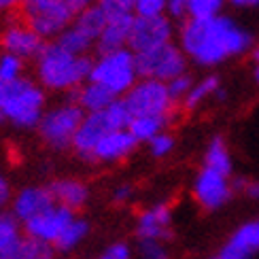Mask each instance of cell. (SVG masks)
I'll list each match as a JSON object with an SVG mask.
<instances>
[{
    "label": "cell",
    "instance_id": "cell-32",
    "mask_svg": "<svg viewBox=\"0 0 259 259\" xmlns=\"http://www.w3.org/2000/svg\"><path fill=\"white\" fill-rule=\"evenodd\" d=\"M147 145H149V153H151V157L161 159V157H168L172 151H175L177 140H175V136H172L168 130H166V132L157 134L153 140H149Z\"/></svg>",
    "mask_w": 259,
    "mask_h": 259
},
{
    "label": "cell",
    "instance_id": "cell-43",
    "mask_svg": "<svg viewBox=\"0 0 259 259\" xmlns=\"http://www.w3.org/2000/svg\"><path fill=\"white\" fill-rule=\"evenodd\" d=\"M251 56H253V62H255V64H259V42H257V45H253Z\"/></svg>",
    "mask_w": 259,
    "mask_h": 259
},
{
    "label": "cell",
    "instance_id": "cell-36",
    "mask_svg": "<svg viewBox=\"0 0 259 259\" xmlns=\"http://www.w3.org/2000/svg\"><path fill=\"white\" fill-rule=\"evenodd\" d=\"M193 0H168V9H166V15L172 21H185L189 19V9H191Z\"/></svg>",
    "mask_w": 259,
    "mask_h": 259
},
{
    "label": "cell",
    "instance_id": "cell-8",
    "mask_svg": "<svg viewBox=\"0 0 259 259\" xmlns=\"http://www.w3.org/2000/svg\"><path fill=\"white\" fill-rule=\"evenodd\" d=\"M123 100L132 117H149V115H175L177 104L170 98L168 85L155 79H138Z\"/></svg>",
    "mask_w": 259,
    "mask_h": 259
},
{
    "label": "cell",
    "instance_id": "cell-6",
    "mask_svg": "<svg viewBox=\"0 0 259 259\" xmlns=\"http://www.w3.org/2000/svg\"><path fill=\"white\" fill-rule=\"evenodd\" d=\"M21 19L42 40L53 42L77 19V15L62 0H34L21 7Z\"/></svg>",
    "mask_w": 259,
    "mask_h": 259
},
{
    "label": "cell",
    "instance_id": "cell-22",
    "mask_svg": "<svg viewBox=\"0 0 259 259\" xmlns=\"http://www.w3.org/2000/svg\"><path fill=\"white\" fill-rule=\"evenodd\" d=\"M202 168L214 170V172L225 175V177H232L234 175V161H232L230 147H228V143H225L221 136H214L210 143L206 145V149H204Z\"/></svg>",
    "mask_w": 259,
    "mask_h": 259
},
{
    "label": "cell",
    "instance_id": "cell-16",
    "mask_svg": "<svg viewBox=\"0 0 259 259\" xmlns=\"http://www.w3.org/2000/svg\"><path fill=\"white\" fill-rule=\"evenodd\" d=\"M136 147L138 140L132 136L130 130H113L96 145L92 161H96V164H117V161H123L132 155Z\"/></svg>",
    "mask_w": 259,
    "mask_h": 259
},
{
    "label": "cell",
    "instance_id": "cell-19",
    "mask_svg": "<svg viewBox=\"0 0 259 259\" xmlns=\"http://www.w3.org/2000/svg\"><path fill=\"white\" fill-rule=\"evenodd\" d=\"M49 191L56 204L70 210H81L90 200V187L79 179H56L49 185Z\"/></svg>",
    "mask_w": 259,
    "mask_h": 259
},
{
    "label": "cell",
    "instance_id": "cell-47",
    "mask_svg": "<svg viewBox=\"0 0 259 259\" xmlns=\"http://www.w3.org/2000/svg\"><path fill=\"white\" fill-rule=\"evenodd\" d=\"M212 259H221V257H212Z\"/></svg>",
    "mask_w": 259,
    "mask_h": 259
},
{
    "label": "cell",
    "instance_id": "cell-12",
    "mask_svg": "<svg viewBox=\"0 0 259 259\" xmlns=\"http://www.w3.org/2000/svg\"><path fill=\"white\" fill-rule=\"evenodd\" d=\"M113 130H117V125L113 123L106 109L100 113H88L77 130V136L72 140V151L83 161H92L96 145H98L109 132H113Z\"/></svg>",
    "mask_w": 259,
    "mask_h": 259
},
{
    "label": "cell",
    "instance_id": "cell-45",
    "mask_svg": "<svg viewBox=\"0 0 259 259\" xmlns=\"http://www.w3.org/2000/svg\"><path fill=\"white\" fill-rule=\"evenodd\" d=\"M253 81L259 85V64H255V68H253Z\"/></svg>",
    "mask_w": 259,
    "mask_h": 259
},
{
    "label": "cell",
    "instance_id": "cell-18",
    "mask_svg": "<svg viewBox=\"0 0 259 259\" xmlns=\"http://www.w3.org/2000/svg\"><path fill=\"white\" fill-rule=\"evenodd\" d=\"M132 24H134V15L106 19V26L102 30V34H100L98 40H96V51H98V56L100 53L127 49L130 34H132Z\"/></svg>",
    "mask_w": 259,
    "mask_h": 259
},
{
    "label": "cell",
    "instance_id": "cell-48",
    "mask_svg": "<svg viewBox=\"0 0 259 259\" xmlns=\"http://www.w3.org/2000/svg\"><path fill=\"white\" fill-rule=\"evenodd\" d=\"M100 259H106V257H104V255H102V257H100Z\"/></svg>",
    "mask_w": 259,
    "mask_h": 259
},
{
    "label": "cell",
    "instance_id": "cell-15",
    "mask_svg": "<svg viewBox=\"0 0 259 259\" xmlns=\"http://www.w3.org/2000/svg\"><path fill=\"white\" fill-rule=\"evenodd\" d=\"M138 240H159L166 242L172 236V210L168 204H153L138 212L136 217Z\"/></svg>",
    "mask_w": 259,
    "mask_h": 259
},
{
    "label": "cell",
    "instance_id": "cell-37",
    "mask_svg": "<svg viewBox=\"0 0 259 259\" xmlns=\"http://www.w3.org/2000/svg\"><path fill=\"white\" fill-rule=\"evenodd\" d=\"M104 257L106 259H132L134 253H132V246H130L127 242H113L106 246V251H104Z\"/></svg>",
    "mask_w": 259,
    "mask_h": 259
},
{
    "label": "cell",
    "instance_id": "cell-27",
    "mask_svg": "<svg viewBox=\"0 0 259 259\" xmlns=\"http://www.w3.org/2000/svg\"><path fill=\"white\" fill-rule=\"evenodd\" d=\"M72 24H77L81 30H85L94 40H98L100 34H102V30H104V26H106V15L102 13V9L98 5H94L90 9H85L83 13L72 21Z\"/></svg>",
    "mask_w": 259,
    "mask_h": 259
},
{
    "label": "cell",
    "instance_id": "cell-14",
    "mask_svg": "<svg viewBox=\"0 0 259 259\" xmlns=\"http://www.w3.org/2000/svg\"><path fill=\"white\" fill-rule=\"evenodd\" d=\"M51 206H56V200H53L49 187L42 185H28L13 193V200H11V212L21 225L49 210Z\"/></svg>",
    "mask_w": 259,
    "mask_h": 259
},
{
    "label": "cell",
    "instance_id": "cell-34",
    "mask_svg": "<svg viewBox=\"0 0 259 259\" xmlns=\"http://www.w3.org/2000/svg\"><path fill=\"white\" fill-rule=\"evenodd\" d=\"M168 0H136L134 15L136 17H159L166 15Z\"/></svg>",
    "mask_w": 259,
    "mask_h": 259
},
{
    "label": "cell",
    "instance_id": "cell-21",
    "mask_svg": "<svg viewBox=\"0 0 259 259\" xmlns=\"http://www.w3.org/2000/svg\"><path fill=\"white\" fill-rule=\"evenodd\" d=\"M56 246L40 242L28 234H21L19 238L0 255V259H53Z\"/></svg>",
    "mask_w": 259,
    "mask_h": 259
},
{
    "label": "cell",
    "instance_id": "cell-26",
    "mask_svg": "<svg viewBox=\"0 0 259 259\" xmlns=\"http://www.w3.org/2000/svg\"><path fill=\"white\" fill-rule=\"evenodd\" d=\"M88 234H90V221L83 219V217H74L72 223L60 236V240L56 242V251L72 253L74 249H79V246L83 244V240L88 238Z\"/></svg>",
    "mask_w": 259,
    "mask_h": 259
},
{
    "label": "cell",
    "instance_id": "cell-17",
    "mask_svg": "<svg viewBox=\"0 0 259 259\" xmlns=\"http://www.w3.org/2000/svg\"><path fill=\"white\" fill-rule=\"evenodd\" d=\"M259 253V219L246 221L236 230L230 240L221 246V259H253Z\"/></svg>",
    "mask_w": 259,
    "mask_h": 259
},
{
    "label": "cell",
    "instance_id": "cell-35",
    "mask_svg": "<svg viewBox=\"0 0 259 259\" xmlns=\"http://www.w3.org/2000/svg\"><path fill=\"white\" fill-rule=\"evenodd\" d=\"M138 259H170V251L166 242L159 240H140Z\"/></svg>",
    "mask_w": 259,
    "mask_h": 259
},
{
    "label": "cell",
    "instance_id": "cell-25",
    "mask_svg": "<svg viewBox=\"0 0 259 259\" xmlns=\"http://www.w3.org/2000/svg\"><path fill=\"white\" fill-rule=\"evenodd\" d=\"M56 42H58L60 47L66 49V51L74 53V56H88L92 49H96V40L85 30H81L77 24H70L56 38Z\"/></svg>",
    "mask_w": 259,
    "mask_h": 259
},
{
    "label": "cell",
    "instance_id": "cell-24",
    "mask_svg": "<svg viewBox=\"0 0 259 259\" xmlns=\"http://www.w3.org/2000/svg\"><path fill=\"white\" fill-rule=\"evenodd\" d=\"M219 88H221V81H219L217 74H206V77H202L193 83V88L189 90L187 98L181 102V106L185 111H196L206 100L214 98V94L219 92Z\"/></svg>",
    "mask_w": 259,
    "mask_h": 259
},
{
    "label": "cell",
    "instance_id": "cell-38",
    "mask_svg": "<svg viewBox=\"0 0 259 259\" xmlns=\"http://www.w3.org/2000/svg\"><path fill=\"white\" fill-rule=\"evenodd\" d=\"M132 198H134V187L130 183H121V185H117L113 189V202L117 206H123V204L132 202Z\"/></svg>",
    "mask_w": 259,
    "mask_h": 259
},
{
    "label": "cell",
    "instance_id": "cell-20",
    "mask_svg": "<svg viewBox=\"0 0 259 259\" xmlns=\"http://www.w3.org/2000/svg\"><path fill=\"white\" fill-rule=\"evenodd\" d=\"M72 100L85 111V115H88V113H100L104 109H109V106L117 100V96L106 90L104 85L88 81L83 88H79L77 92H74Z\"/></svg>",
    "mask_w": 259,
    "mask_h": 259
},
{
    "label": "cell",
    "instance_id": "cell-4",
    "mask_svg": "<svg viewBox=\"0 0 259 259\" xmlns=\"http://www.w3.org/2000/svg\"><path fill=\"white\" fill-rule=\"evenodd\" d=\"M138 68H136V56L132 49H119L111 53H100L94 60L92 77L90 81L104 85L109 92H113L117 98L123 96L136 85L138 81Z\"/></svg>",
    "mask_w": 259,
    "mask_h": 259
},
{
    "label": "cell",
    "instance_id": "cell-39",
    "mask_svg": "<svg viewBox=\"0 0 259 259\" xmlns=\"http://www.w3.org/2000/svg\"><path fill=\"white\" fill-rule=\"evenodd\" d=\"M11 200H13L11 185H9V181L0 175V212L7 210V206H11Z\"/></svg>",
    "mask_w": 259,
    "mask_h": 259
},
{
    "label": "cell",
    "instance_id": "cell-1",
    "mask_svg": "<svg viewBox=\"0 0 259 259\" xmlns=\"http://www.w3.org/2000/svg\"><path fill=\"white\" fill-rule=\"evenodd\" d=\"M179 47L202 68H212L253 49V34L230 15L185 19L179 28Z\"/></svg>",
    "mask_w": 259,
    "mask_h": 259
},
{
    "label": "cell",
    "instance_id": "cell-29",
    "mask_svg": "<svg viewBox=\"0 0 259 259\" xmlns=\"http://www.w3.org/2000/svg\"><path fill=\"white\" fill-rule=\"evenodd\" d=\"M24 68H26V62L21 58L11 56V53L0 56V79L5 81V85L24 77Z\"/></svg>",
    "mask_w": 259,
    "mask_h": 259
},
{
    "label": "cell",
    "instance_id": "cell-11",
    "mask_svg": "<svg viewBox=\"0 0 259 259\" xmlns=\"http://www.w3.org/2000/svg\"><path fill=\"white\" fill-rule=\"evenodd\" d=\"M234 183L232 177L219 175L214 170L202 168L193 181V198L204 210H217L232 200Z\"/></svg>",
    "mask_w": 259,
    "mask_h": 259
},
{
    "label": "cell",
    "instance_id": "cell-23",
    "mask_svg": "<svg viewBox=\"0 0 259 259\" xmlns=\"http://www.w3.org/2000/svg\"><path fill=\"white\" fill-rule=\"evenodd\" d=\"M175 115H149V117H132L130 121V132L138 140V143H149L157 134L166 132L168 125L172 123Z\"/></svg>",
    "mask_w": 259,
    "mask_h": 259
},
{
    "label": "cell",
    "instance_id": "cell-28",
    "mask_svg": "<svg viewBox=\"0 0 259 259\" xmlns=\"http://www.w3.org/2000/svg\"><path fill=\"white\" fill-rule=\"evenodd\" d=\"M21 230H24V225L15 219L13 212H11V210L0 212V255H3L9 246L19 238Z\"/></svg>",
    "mask_w": 259,
    "mask_h": 259
},
{
    "label": "cell",
    "instance_id": "cell-31",
    "mask_svg": "<svg viewBox=\"0 0 259 259\" xmlns=\"http://www.w3.org/2000/svg\"><path fill=\"white\" fill-rule=\"evenodd\" d=\"M134 3L136 0H98L96 5L102 9V13L106 15V19H111V17L134 15Z\"/></svg>",
    "mask_w": 259,
    "mask_h": 259
},
{
    "label": "cell",
    "instance_id": "cell-9",
    "mask_svg": "<svg viewBox=\"0 0 259 259\" xmlns=\"http://www.w3.org/2000/svg\"><path fill=\"white\" fill-rule=\"evenodd\" d=\"M175 42V21L168 15L159 17H136L132 24V34H130V49L134 53L153 51Z\"/></svg>",
    "mask_w": 259,
    "mask_h": 259
},
{
    "label": "cell",
    "instance_id": "cell-5",
    "mask_svg": "<svg viewBox=\"0 0 259 259\" xmlns=\"http://www.w3.org/2000/svg\"><path fill=\"white\" fill-rule=\"evenodd\" d=\"M83 119H85V111L74 100H66L47 109L36 130L42 143L49 149L66 151L72 149V140L77 136V130Z\"/></svg>",
    "mask_w": 259,
    "mask_h": 259
},
{
    "label": "cell",
    "instance_id": "cell-3",
    "mask_svg": "<svg viewBox=\"0 0 259 259\" xmlns=\"http://www.w3.org/2000/svg\"><path fill=\"white\" fill-rule=\"evenodd\" d=\"M0 106H3L5 121L13 127L34 130L47 111V92L36 79L21 77L5 85Z\"/></svg>",
    "mask_w": 259,
    "mask_h": 259
},
{
    "label": "cell",
    "instance_id": "cell-30",
    "mask_svg": "<svg viewBox=\"0 0 259 259\" xmlns=\"http://www.w3.org/2000/svg\"><path fill=\"white\" fill-rule=\"evenodd\" d=\"M225 0H193L189 9V19H212L219 17Z\"/></svg>",
    "mask_w": 259,
    "mask_h": 259
},
{
    "label": "cell",
    "instance_id": "cell-13",
    "mask_svg": "<svg viewBox=\"0 0 259 259\" xmlns=\"http://www.w3.org/2000/svg\"><path fill=\"white\" fill-rule=\"evenodd\" d=\"M74 217H77L74 210L56 204V206H51L49 210L38 214V217H34L32 221L24 223V234L32 236V238H36L40 242H47L51 246H56L60 236L72 223Z\"/></svg>",
    "mask_w": 259,
    "mask_h": 259
},
{
    "label": "cell",
    "instance_id": "cell-40",
    "mask_svg": "<svg viewBox=\"0 0 259 259\" xmlns=\"http://www.w3.org/2000/svg\"><path fill=\"white\" fill-rule=\"evenodd\" d=\"M21 7H24V0H0V17L21 11Z\"/></svg>",
    "mask_w": 259,
    "mask_h": 259
},
{
    "label": "cell",
    "instance_id": "cell-44",
    "mask_svg": "<svg viewBox=\"0 0 259 259\" xmlns=\"http://www.w3.org/2000/svg\"><path fill=\"white\" fill-rule=\"evenodd\" d=\"M3 90H5V81L0 79V98H3ZM5 121V117H3V106H0V123Z\"/></svg>",
    "mask_w": 259,
    "mask_h": 259
},
{
    "label": "cell",
    "instance_id": "cell-33",
    "mask_svg": "<svg viewBox=\"0 0 259 259\" xmlns=\"http://www.w3.org/2000/svg\"><path fill=\"white\" fill-rule=\"evenodd\" d=\"M193 77L189 72H185V74H179V77H175L172 81H168L166 85H168V92H170V98L175 100V104H181L183 100L187 98V94H189V90L193 88Z\"/></svg>",
    "mask_w": 259,
    "mask_h": 259
},
{
    "label": "cell",
    "instance_id": "cell-41",
    "mask_svg": "<svg viewBox=\"0 0 259 259\" xmlns=\"http://www.w3.org/2000/svg\"><path fill=\"white\" fill-rule=\"evenodd\" d=\"M242 191L246 193V198H251V200H257V202H259V181H246Z\"/></svg>",
    "mask_w": 259,
    "mask_h": 259
},
{
    "label": "cell",
    "instance_id": "cell-2",
    "mask_svg": "<svg viewBox=\"0 0 259 259\" xmlns=\"http://www.w3.org/2000/svg\"><path fill=\"white\" fill-rule=\"evenodd\" d=\"M92 66L94 60L90 56H74L53 40L47 42L42 53L36 58L34 72L36 81L45 88V92L74 94L90 81Z\"/></svg>",
    "mask_w": 259,
    "mask_h": 259
},
{
    "label": "cell",
    "instance_id": "cell-42",
    "mask_svg": "<svg viewBox=\"0 0 259 259\" xmlns=\"http://www.w3.org/2000/svg\"><path fill=\"white\" fill-rule=\"evenodd\" d=\"M230 5L236 9H253L259 7V0H230Z\"/></svg>",
    "mask_w": 259,
    "mask_h": 259
},
{
    "label": "cell",
    "instance_id": "cell-7",
    "mask_svg": "<svg viewBox=\"0 0 259 259\" xmlns=\"http://www.w3.org/2000/svg\"><path fill=\"white\" fill-rule=\"evenodd\" d=\"M136 56V68L140 79H155L161 83L172 81L179 74L187 72V56L179 47V42H170L166 47H159L153 51L134 53Z\"/></svg>",
    "mask_w": 259,
    "mask_h": 259
},
{
    "label": "cell",
    "instance_id": "cell-10",
    "mask_svg": "<svg viewBox=\"0 0 259 259\" xmlns=\"http://www.w3.org/2000/svg\"><path fill=\"white\" fill-rule=\"evenodd\" d=\"M45 45H47V40H42L21 17L9 21L0 30V47H3V53L17 56L24 62L28 60L36 62V58L42 53Z\"/></svg>",
    "mask_w": 259,
    "mask_h": 259
},
{
    "label": "cell",
    "instance_id": "cell-46",
    "mask_svg": "<svg viewBox=\"0 0 259 259\" xmlns=\"http://www.w3.org/2000/svg\"><path fill=\"white\" fill-rule=\"evenodd\" d=\"M28 3H34V0H24V5H28Z\"/></svg>",
    "mask_w": 259,
    "mask_h": 259
}]
</instances>
